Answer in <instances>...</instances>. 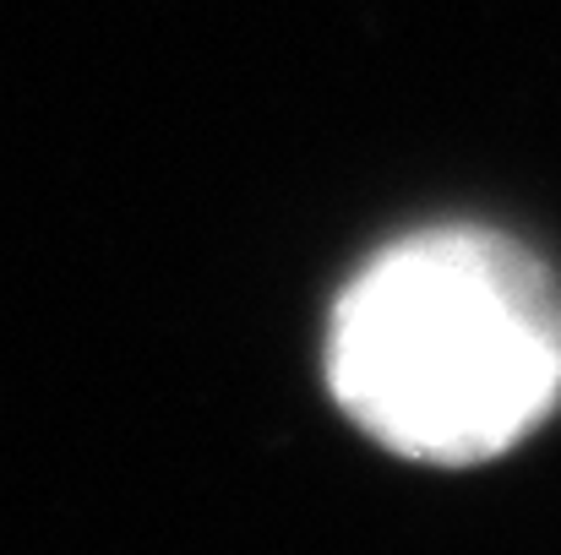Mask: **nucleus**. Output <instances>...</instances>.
<instances>
[{"label": "nucleus", "mask_w": 561, "mask_h": 555, "mask_svg": "<svg viewBox=\"0 0 561 555\" xmlns=\"http://www.w3.org/2000/svg\"><path fill=\"white\" fill-rule=\"evenodd\" d=\"M322 360L387 452L485 463L561 403V284L502 229H420L344 284Z\"/></svg>", "instance_id": "nucleus-1"}]
</instances>
